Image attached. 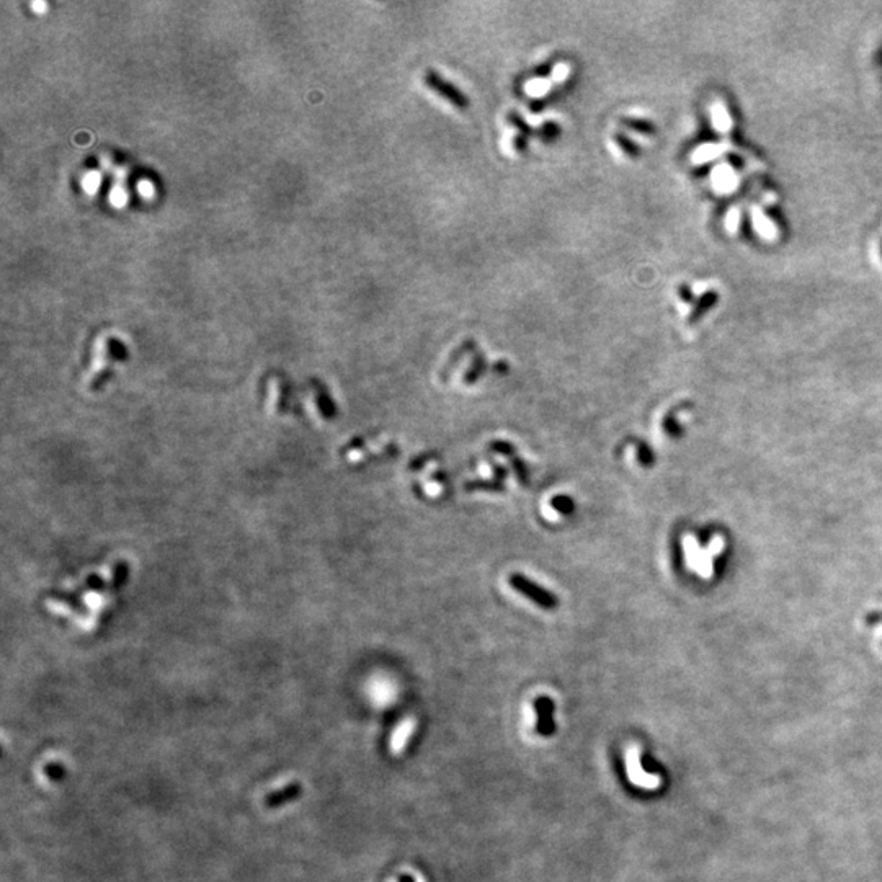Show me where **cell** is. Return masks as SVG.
Wrapping results in <instances>:
<instances>
[{"instance_id":"cell-1","label":"cell","mask_w":882,"mask_h":882,"mask_svg":"<svg viewBox=\"0 0 882 882\" xmlns=\"http://www.w3.org/2000/svg\"><path fill=\"white\" fill-rule=\"evenodd\" d=\"M508 583L511 585L515 592H518L520 595H523L525 598H528L538 605L543 610H555L559 606V598L554 595L553 592L546 590V588L541 587V585L534 583L533 580H529L528 577H525L523 574H511L508 577Z\"/></svg>"},{"instance_id":"cell-2","label":"cell","mask_w":882,"mask_h":882,"mask_svg":"<svg viewBox=\"0 0 882 882\" xmlns=\"http://www.w3.org/2000/svg\"><path fill=\"white\" fill-rule=\"evenodd\" d=\"M100 164H101V167H104L105 170H108V172H111V175H113V187H111L108 193V201L113 204L115 208L126 206L129 201V192H128V187H126V180H128V173H129L128 167H125V165H116L108 154L101 155Z\"/></svg>"},{"instance_id":"cell-3","label":"cell","mask_w":882,"mask_h":882,"mask_svg":"<svg viewBox=\"0 0 882 882\" xmlns=\"http://www.w3.org/2000/svg\"><path fill=\"white\" fill-rule=\"evenodd\" d=\"M425 84L428 89H432L435 94H438L445 100L450 101V104L453 106H456L457 110L469 108V99H467V97L462 94L456 85H453L451 82L443 79L436 71L428 69L425 72Z\"/></svg>"},{"instance_id":"cell-4","label":"cell","mask_w":882,"mask_h":882,"mask_svg":"<svg viewBox=\"0 0 882 882\" xmlns=\"http://www.w3.org/2000/svg\"><path fill=\"white\" fill-rule=\"evenodd\" d=\"M626 768H627V774H630L631 781L634 783L636 786H641L644 789L659 788L660 778L655 776V774L646 773L644 769H642V767H639V750H637V747H631L626 752Z\"/></svg>"},{"instance_id":"cell-5","label":"cell","mask_w":882,"mask_h":882,"mask_svg":"<svg viewBox=\"0 0 882 882\" xmlns=\"http://www.w3.org/2000/svg\"><path fill=\"white\" fill-rule=\"evenodd\" d=\"M106 363H108V337H106L105 334H100L95 340L94 362H92L90 364V371L87 379H89V381H94V379L106 368Z\"/></svg>"},{"instance_id":"cell-6","label":"cell","mask_w":882,"mask_h":882,"mask_svg":"<svg viewBox=\"0 0 882 882\" xmlns=\"http://www.w3.org/2000/svg\"><path fill=\"white\" fill-rule=\"evenodd\" d=\"M417 720L415 719H406L402 720L401 724L397 725L396 732H394L392 739H391V752L394 753H401L404 748H406L407 740L411 739V735L415 729Z\"/></svg>"},{"instance_id":"cell-7","label":"cell","mask_w":882,"mask_h":882,"mask_svg":"<svg viewBox=\"0 0 882 882\" xmlns=\"http://www.w3.org/2000/svg\"><path fill=\"white\" fill-rule=\"evenodd\" d=\"M621 125L626 126V128L632 129V131H636V133H641V134H654L655 133V125L650 123V121H647V120L631 118V116H630V118H627V116H623Z\"/></svg>"},{"instance_id":"cell-8","label":"cell","mask_w":882,"mask_h":882,"mask_svg":"<svg viewBox=\"0 0 882 882\" xmlns=\"http://www.w3.org/2000/svg\"><path fill=\"white\" fill-rule=\"evenodd\" d=\"M615 141H616L618 148H620V149L623 150V152H625V154L627 155V157H631V159H637V157H639V155H641L642 149H641L639 145H637V144L634 143V141H632L631 138H627V136H626L625 133H616V134H615Z\"/></svg>"},{"instance_id":"cell-9","label":"cell","mask_w":882,"mask_h":882,"mask_svg":"<svg viewBox=\"0 0 882 882\" xmlns=\"http://www.w3.org/2000/svg\"><path fill=\"white\" fill-rule=\"evenodd\" d=\"M80 185H82V190H84L87 194L94 197V194H97V192L100 190L101 173L99 172V170H90V172H87L84 177H82Z\"/></svg>"},{"instance_id":"cell-10","label":"cell","mask_w":882,"mask_h":882,"mask_svg":"<svg viewBox=\"0 0 882 882\" xmlns=\"http://www.w3.org/2000/svg\"><path fill=\"white\" fill-rule=\"evenodd\" d=\"M484 371H485V357H482V355H476L471 368L467 369V373L464 374V383L474 384L477 379L484 374Z\"/></svg>"},{"instance_id":"cell-11","label":"cell","mask_w":882,"mask_h":882,"mask_svg":"<svg viewBox=\"0 0 882 882\" xmlns=\"http://www.w3.org/2000/svg\"><path fill=\"white\" fill-rule=\"evenodd\" d=\"M550 506L560 515H572L575 511V502L569 495H555L550 500Z\"/></svg>"},{"instance_id":"cell-12","label":"cell","mask_w":882,"mask_h":882,"mask_svg":"<svg viewBox=\"0 0 882 882\" xmlns=\"http://www.w3.org/2000/svg\"><path fill=\"white\" fill-rule=\"evenodd\" d=\"M538 136L544 141V143H553L554 139H557L560 136L559 125L554 123V121H548V123H544L538 129Z\"/></svg>"},{"instance_id":"cell-13","label":"cell","mask_w":882,"mask_h":882,"mask_svg":"<svg viewBox=\"0 0 882 882\" xmlns=\"http://www.w3.org/2000/svg\"><path fill=\"white\" fill-rule=\"evenodd\" d=\"M467 490H490V492H502L505 489L504 484L500 481H477V482H467L466 484Z\"/></svg>"},{"instance_id":"cell-14","label":"cell","mask_w":882,"mask_h":882,"mask_svg":"<svg viewBox=\"0 0 882 882\" xmlns=\"http://www.w3.org/2000/svg\"><path fill=\"white\" fill-rule=\"evenodd\" d=\"M508 123L513 125L515 128H518L520 134L525 136V138H529V136H533V128H531V126L526 123V121L521 118V116L516 113V111H511V113H508Z\"/></svg>"},{"instance_id":"cell-15","label":"cell","mask_w":882,"mask_h":882,"mask_svg":"<svg viewBox=\"0 0 882 882\" xmlns=\"http://www.w3.org/2000/svg\"><path fill=\"white\" fill-rule=\"evenodd\" d=\"M490 450L495 451L497 455H502V456H506V457H515V453H516L515 446L511 445V443H506V441H494L490 445Z\"/></svg>"},{"instance_id":"cell-16","label":"cell","mask_w":882,"mask_h":882,"mask_svg":"<svg viewBox=\"0 0 882 882\" xmlns=\"http://www.w3.org/2000/svg\"><path fill=\"white\" fill-rule=\"evenodd\" d=\"M138 192H139V194L144 199H152L154 194H155V187H154V183L150 182V180L141 178L139 182H138Z\"/></svg>"},{"instance_id":"cell-17","label":"cell","mask_w":882,"mask_h":882,"mask_svg":"<svg viewBox=\"0 0 882 882\" xmlns=\"http://www.w3.org/2000/svg\"><path fill=\"white\" fill-rule=\"evenodd\" d=\"M511 466H513V471L516 472V476H518L521 484L526 485V482H528V469H526L525 462L515 456V457H511Z\"/></svg>"},{"instance_id":"cell-18","label":"cell","mask_w":882,"mask_h":882,"mask_svg":"<svg viewBox=\"0 0 882 882\" xmlns=\"http://www.w3.org/2000/svg\"><path fill=\"white\" fill-rule=\"evenodd\" d=\"M637 460H639L641 464H644V466H649L652 464V461H654V455H652V451L649 450V446H647L646 443H639V445H637Z\"/></svg>"},{"instance_id":"cell-19","label":"cell","mask_w":882,"mask_h":882,"mask_svg":"<svg viewBox=\"0 0 882 882\" xmlns=\"http://www.w3.org/2000/svg\"><path fill=\"white\" fill-rule=\"evenodd\" d=\"M554 64H555V57H553V59H549V61L543 62V64H539V66L536 67V69H534V76H538V77H548V76L550 74V72H553V69H554Z\"/></svg>"},{"instance_id":"cell-20","label":"cell","mask_w":882,"mask_h":882,"mask_svg":"<svg viewBox=\"0 0 882 882\" xmlns=\"http://www.w3.org/2000/svg\"><path fill=\"white\" fill-rule=\"evenodd\" d=\"M513 148L515 150H518V152H525V150L528 149V138H525V136H521V134L515 136Z\"/></svg>"},{"instance_id":"cell-21","label":"cell","mask_w":882,"mask_h":882,"mask_svg":"<svg viewBox=\"0 0 882 882\" xmlns=\"http://www.w3.org/2000/svg\"><path fill=\"white\" fill-rule=\"evenodd\" d=\"M548 104V99H539V100H533L529 101V110L531 111H541Z\"/></svg>"},{"instance_id":"cell-22","label":"cell","mask_w":882,"mask_h":882,"mask_svg":"<svg viewBox=\"0 0 882 882\" xmlns=\"http://www.w3.org/2000/svg\"><path fill=\"white\" fill-rule=\"evenodd\" d=\"M494 474L497 477V481L504 482V479L506 477V474H508V472H506V469H505L504 466H495L494 467Z\"/></svg>"},{"instance_id":"cell-23","label":"cell","mask_w":882,"mask_h":882,"mask_svg":"<svg viewBox=\"0 0 882 882\" xmlns=\"http://www.w3.org/2000/svg\"><path fill=\"white\" fill-rule=\"evenodd\" d=\"M31 8H33V10H35L36 13H43V12H45L46 8H48V3H46V2H33V3H31Z\"/></svg>"},{"instance_id":"cell-24","label":"cell","mask_w":882,"mask_h":882,"mask_svg":"<svg viewBox=\"0 0 882 882\" xmlns=\"http://www.w3.org/2000/svg\"><path fill=\"white\" fill-rule=\"evenodd\" d=\"M495 371H504V373L508 371V364H506L505 362H500L499 364H495Z\"/></svg>"}]
</instances>
